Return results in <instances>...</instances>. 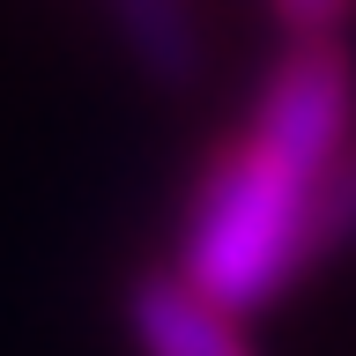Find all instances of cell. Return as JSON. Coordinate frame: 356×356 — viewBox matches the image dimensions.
Wrapping results in <instances>:
<instances>
[{"label":"cell","instance_id":"1","mask_svg":"<svg viewBox=\"0 0 356 356\" xmlns=\"http://www.w3.org/2000/svg\"><path fill=\"white\" fill-rule=\"evenodd\" d=\"M178 275L222 312H267L297 275H312V178L252 149L245 134L216 141L178 222Z\"/></svg>","mask_w":356,"mask_h":356},{"label":"cell","instance_id":"2","mask_svg":"<svg viewBox=\"0 0 356 356\" xmlns=\"http://www.w3.org/2000/svg\"><path fill=\"white\" fill-rule=\"evenodd\" d=\"M245 141L319 186L334 171V156L356 141V60H349V44L341 38H289V52L252 89Z\"/></svg>","mask_w":356,"mask_h":356},{"label":"cell","instance_id":"3","mask_svg":"<svg viewBox=\"0 0 356 356\" xmlns=\"http://www.w3.org/2000/svg\"><path fill=\"white\" fill-rule=\"evenodd\" d=\"M127 327L141 356H260L238 312H222L178 267H149L127 289Z\"/></svg>","mask_w":356,"mask_h":356},{"label":"cell","instance_id":"4","mask_svg":"<svg viewBox=\"0 0 356 356\" xmlns=\"http://www.w3.org/2000/svg\"><path fill=\"white\" fill-rule=\"evenodd\" d=\"M111 30H119V44L134 52V67L149 74V82L178 89L200 74V15L193 0H104Z\"/></svg>","mask_w":356,"mask_h":356},{"label":"cell","instance_id":"5","mask_svg":"<svg viewBox=\"0 0 356 356\" xmlns=\"http://www.w3.org/2000/svg\"><path fill=\"white\" fill-rule=\"evenodd\" d=\"M356 245V141L334 156V171L312 186V260Z\"/></svg>","mask_w":356,"mask_h":356},{"label":"cell","instance_id":"6","mask_svg":"<svg viewBox=\"0 0 356 356\" xmlns=\"http://www.w3.org/2000/svg\"><path fill=\"white\" fill-rule=\"evenodd\" d=\"M267 15L289 38H341V22L356 15V0H267Z\"/></svg>","mask_w":356,"mask_h":356}]
</instances>
